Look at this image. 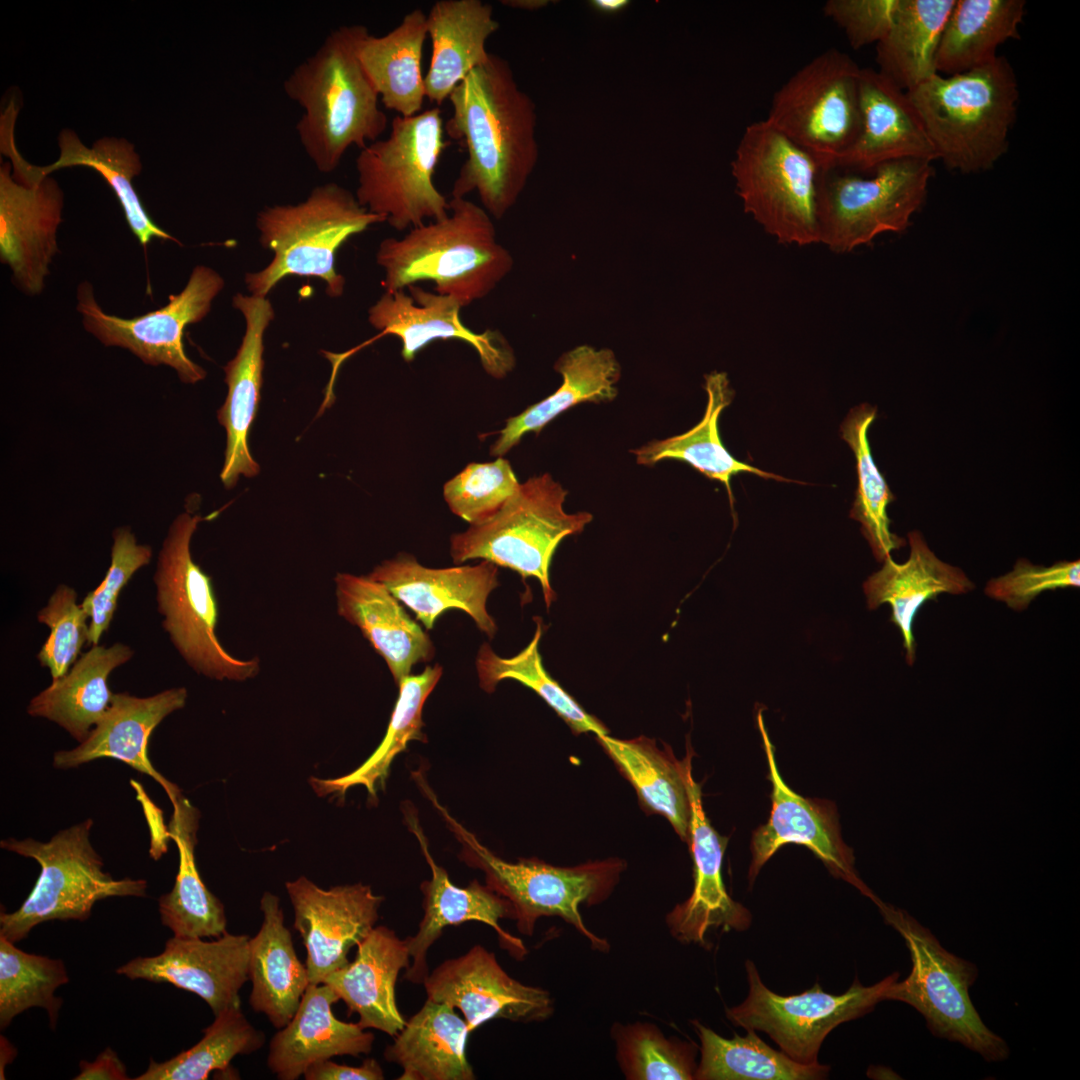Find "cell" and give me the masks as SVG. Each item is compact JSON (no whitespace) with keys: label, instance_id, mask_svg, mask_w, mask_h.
Instances as JSON below:
<instances>
[{"label":"cell","instance_id":"obj_2","mask_svg":"<svg viewBox=\"0 0 1080 1080\" xmlns=\"http://www.w3.org/2000/svg\"><path fill=\"white\" fill-rule=\"evenodd\" d=\"M368 33L364 25L332 30L283 82L285 94L304 110L296 124L299 141L322 173L333 172L350 147L363 149L387 128L379 94L359 58Z\"/></svg>","mask_w":1080,"mask_h":1080},{"label":"cell","instance_id":"obj_21","mask_svg":"<svg viewBox=\"0 0 1080 1080\" xmlns=\"http://www.w3.org/2000/svg\"><path fill=\"white\" fill-rule=\"evenodd\" d=\"M427 999L458 1008L470 1032L492 1019L543 1021L553 1013L548 991L510 977L481 945L444 961L423 983Z\"/></svg>","mask_w":1080,"mask_h":1080},{"label":"cell","instance_id":"obj_18","mask_svg":"<svg viewBox=\"0 0 1080 1080\" xmlns=\"http://www.w3.org/2000/svg\"><path fill=\"white\" fill-rule=\"evenodd\" d=\"M404 290L384 291L368 309V322L380 335L400 339L401 356L411 362L436 340L466 342L479 356L485 372L502 379L515 366V356L503 334L469 329L460 319L461 304L453 297L425 290L418 284Z\"/></svg>","mask_w":1080,"mask_h":1080},{"label":"cell","instance_id":"obj_58","mask_svg":"<svg viewBox=\"0 0 1080 1080\" xmlns=\"http://www.w3.org/2000/svg\"><path fill=\"white\" fill-rule=\"evenodd\" d=\"M80 1073L74 1077L76 1080H126L129 1079L124 1063L111 1049L106 1048L95 1061L82 1060L79 1064Z\"/></svg>","mask_w":1080,"mask_h":1080},{"label":"cell","instance_id":"obj_20","mask_svg":"<svg viewBox=\"0 0 1080 1080\" xmlns=\"http://www.w3.org/2000/svg\"><path fill=\"white\" fill-rule=\"evenodd\" d=\"M294 929L306 948L310 984L349 963L348 952L375 927L383 897L362 883L324 890L304 876L285 884Z\"/></svg>","mask_w":1080,"mask_h":1080},{"label":"cell","instance_id":"obj_28","mask_svg":"<svg viewBox=\"0 0 1080 1080\" xmlns=\"http://www.w3.org/2000/svg\"><path fill=\"white\" fill-rule=\"evenodd\" d=\"M233 305L245 319V333L236 355L224 367L228 392L218 411V419L226 429L227 445L220 478L225 487H233L240 475L253 477L259 466L248 448V433L254 420L263 374L264 334L274 318L267 297L243 295L233 297Z\"/></svg>","mask_w":1080,"mask_h":1080},{"label":"cell","instance_id":"obj_31","mask_svg":"<svg viewBox=\"0 0 1080 1080\" xmlns=\"http://www.w3.org/2000/svg\"><path fill=\"white\" fill-rule=\"evenodd\" d=\"M409 959L406 939L377 926L357 945L354 960L328 974L323 983L345 1002L349 1015H359L363 1029L396 1036L406 1021L396 1004L395 984L399 972L409 968Z\"/></svg>","mask_w":1080,"mask_h":1080},{"label":"cell","instance_id":"obj_8","mask_svg":"<svg viewBox=\"0 0 1080 1080\" xmlns=\"http://www.w3.org/2000/svg\"><path fill=\"white\" fill-rule=\"evenodd\" d=\"M875 903L885 923L903 937L912 963L908 977L891 984L886 1000L912 1006L934 1036L959 1043L988 1062L1006 1060L1007 1042L983 1022L970 998L977 966L946 950L906 911L879 900Z\"/></svg>","mask_w":1080,"mask_h":1080},{"label":"cell","instance_id":"obj_43","mask_svg":"<svg viewBox=\"0 0 1080 1080\" xmlns=\"http://www.w3.org/2000/svg\"><path fill=\"white\" fill-rule=\"evenodd\" d=\"M956 0H900L886 36L876 44L878 71L908 92L937 74L939 41Z\"/></svg>","mask_w":1080,"mask_h":1080},{"label":"cell","instance_id":"obj_52","mask_svg":"<svg viewBox=\"0 0 1080 1080\" xmlns=\"http://www.w3.org/2000/svg\"><path fill=\"white\" fill-rule=\"evenodd\" d=\"M519 485L509 461L498 457L492 462L468 464L445 483L443 495L455 515L476 524L499 511Z\"/></svg>","mask_w":1080,"mask_h":1080},{"label":"cell","instance_id":"obj_27","mask_svg":"<svg viewBox=\"0 0 1080 1080\" xmlns=\"http://www.w3.org/2000/svg\"><path fill=\"white\" fill-rule=\"evenodd\" d=\"M687 783L691 803L688 844L694 864V887L688 899L667 914L666 924L678 941L705 945L710 929L744 931L751 923V915L725 889L721 869L726 839L711 826L703 810L700 785L694 781L691 769Z\"/></svg>","mask_w":1080,"mask_h":1080},{"label":"cell","instance_id":"obj_50","mask_svg":"<svg viewBox=\"0 0 1080 1080\" xmlns=\"http://www.w3.org/2000/svg\"><path fill=\"white\" fill-rule=\"evenodd\" d=\"M68 982L62 960L26 953L0 936L1 1029L32 1007L45 1009L54 1029L62 1006V999L55 996V991Z\"/></svg>","mask_w":1080,"mask_h":1080},{"label":"cell","instance_id":"obj_22","mask_svg":"<svg viewBox=\"0 0 1080 1080\" xmlns=\"http://www.w3.org/2000/svg\"><path fill=\"white\" fill-rule=\"evenodd\" d=\"M249 940L227 931L213 941L173 936L160 954L136 957L116 973L192 992L217 1016L240 1006L239 991L249 980Z\"/></svg>","mask_w":1080,"mask_h":1080},{"label":"cell","instance_id":"obj_9","mask_svg":"<svg viewBox=\"0 0 1080 1080\" xmlns=\"http://www.w3.org/2000/svg\"><path fill=\"white\" fill-rule=\"evenodd\" d=\"M88 818L57 832L47 842L32 838L1 840L2 849L34 859L40 874L30 894L12 913L0 914V936L15 943L37 925L51 920L85 921L97 901L109 897H144L147 881L114 879L90 842Z\"/></svg>","mask_w":1080,"mask_h":1080},{"label":"cell","instance_id":"obj_29","mask_svg":"<svg viewBox=\"0 0 1080 1080\" xmlns=\"http://www.w3.org/2000/svg\"><path fill=\"white\" fill-rule=\"evenodd\" d=\"M334 580L338 614L360 629L385 660L397 685L414 665L433 658L430 636L383 584L368 575L348 573H338Z\"/></svg>","mask_w":1080,"mask_h":1080},{"label":"cell","instance_id":"obj_15","mask_svg":"<svg viewBox=\"0 0 1080 1080\" xmlns=\"http://www.w3.org/2000/svg\"><path fill=\"white\" fill-rule=\"evenodd\" d=\"M745 967L748 996L726 1009L727 1018L746 1030L767 1033L783 1053L802 1064L817 1063L826 1036L839 1024L865 1015L886 1000L889 987L899 977L894 972L871 986L855 980L840 995L826 993L816 983L803 993L783 996L763 984L752 961L747 960Z\"/></svg>","mask_w":1080,"mask_h":1080},{"label":"cell","instance_id":"obj_25","mask_svg":"<svg viewBox=\"0 0 1080 1080\" xmlns=\"http://www.w3.org/2000/svg\"><path fill=\"white\" fill-rule=\"evenodd\" d=\"M187 696L184 687L166 689L148 697L114 693L110 707L89 736L73 749L55 752L53 766L66 770L99 758H113L150 776L165 790L172 803L181 791L154 768L148 745L154 729L168 715L183 708Z\"/></svg>","mask_w":1080,"mask_h":1080},{"label":"cell","instance_id":"obj_48","mask_svg":"<svg viewBox=\"0 0 1080 1080\" xmlns=\"http://www.w3.org/2000/svg\"><path fill=\"white\" fill-rule=\"evenodd\" d=\"M542 627L539 623L530 643L518 654L504 658L489 644L483 643L476 657L480 687L491 693L499 682L511 679L520 682L540 696L577 734L592 732L608 734L606 727L581 706L545 670L539 652Z\"/></svg>","mask_w":1080,"mask_h":1080},{"label":"cell","instance_id":"obj_34","mask_svg":"<svg viewBox=\"0 0 1080 1080\" xmlns=\"http://www.w3.org/2000/svg\"><path fill=\"white\" fill-rule=\"evenodd\" d=\"M260 910L261 927L249 940V1004L281 1029L294 1016L310 981L285 925L279 898L265 892Z\"/></svg>","mask_w":1080,"mask_h":1080},{"label":"cell","instance_id":"obj_38","mask_svg":"<svg viewBox=\"0 0 1080 1080\" xmlns=\"http://www.w3.org/2000/svg\"><path fill=\"white\" fill-rule=\"evenodd\" d=\"M172 806L168 835L178 848L179 866L173 888L158 899L161 922L175 937L217 938L226 932L227 919L223 903L208 890L195 863L198 811L182 794Z\"/></svg>","mask_w":1080,"mask_h":1080},{"label":"cell","instance_id":"obj_1","mask_svg":"<svg viewBox=\"0 0 1080 1080\" xmlns=\"http://www.w3.org/2000/svg\"><path fill=\"white\" fill-rule=\"evenodd\" d=\"M448 100L452 115L444 130L467 151L451 197L475 192L499 220L515 205L538 160L535 104L518 87L509 63L492 53Z\"/></svg>","mask_w":1080,"mask_h":1080},{"label":"cell","instance_id":"obj_26","mask_svg":"<svg viewBox=\"0 0 1080 1080\" xmlns=\"http://www.w3.org/2000/svg\"><path fill=\"white\" fill-rule=\"evenodd\" d=\"M859 101L858 137L830 169L863 172L900 159H936L907 93L878 70L861 68Z\"/></svg>","mask_w":1080,"mask_h":1080},{"label":"cell","instance_id":"obj_37","mask_svg":"<svg viewBox=\"0 0 1080 1080\" xmlns=\"http://www.w3.org/2000/svg\"><path fill=\"white\" fill-rule=\"evenodd\" d=\"M563 381L542 401L506 420L499 437L491 445L492 456L503 457L530 432L539 433L567 409L582 402H606L617 396L620 365L609 349L581 345L562 354L554 365Z\"/></svg>","mask_w":1080,"mask_h":1080},{"label":"cell","instance_id":"obj_23","mask_svg":"<svg viewBox=\"0 0 1080 1080\" xmlns=\"http://www.w3.org/2000/svg\"><path fill=\"white\" fill-rule=\"evenodd\" d=\"M405 819L409 828L417 837L422 853L431 869L430 880L421 883L424 916L419 923L416 935L406 938L412 963L404 979L421 984L429 971L427 951L441 936L445 927L457 926L468 921H478L492 927L499 937L501 947L507 949L519 959L527 954L522 941L505 931L499 921L513 918V908L508 900L497 894L487 885L473 880L466 887L453 884L447 871L437 865L432 858L427 840L414 817V812L406 807Z\"/></svg>","mask_w":1080,"mask_h":1080},{"label":"cell","instance_id":"obj_56","mask_svg":"<svg viewBox=\"0 0 1080 1080\" xmlns=\"http://www.w3.org/2000/svg\"><path fill=\"white\" fill-rule=\"evenodd\" d=\"M900 0H828L824 14L845 33L849 45L860 49L878 44L889 32Z\"/></svg>","mask_w":1080,"mask_h":1080},{"label":"cell","instance_id":"obj_51","mask_svg":"<svg viewBox=\"0 0 1080 1080\" xmlns=\"http://www.w3.org/2000/svg\"><path fill=\"white\" fill-rule=\"evenodd\" d=\"M617 1060L630 1080L695 1079L696 1046L666 1038L653 1024H615L612 1029Z\"/></svg>","mask_w":1080,"mask_h":1080},{"label":"cell","instance_id":"obj_6","mask_svg":"<svg viewBox=\"0 0 1080 1080\" xmlns=\"http://www.w3.org/2000/svg\"><path fill=\"white\" fill-rule=\"evenodd\" d=\"M383 222L336 183L315 187L300 203L265 207L257 214L256 226L261 245L274 256L263 270L246 275L249 292L266 297L280 280L293 275L319 278L329 296H341L345 278L335 268L337 250L351 236Z\"/></svg>","mask_w":1080,"mask_h":1080},{"label":"cell","instance_id":"obj_35","mask_svg":"<svg viewBox=\"0 0 1080 1080\" xmlns=\"http://www.w3.org/2000/svg\"><path fill=\"white\" fill-rule=\"evenodd\" d=\"M133 655V649L121 642L93 645L64 676L30 700L28 715L54 722L83 742L111 705L110 674Z\"/></svg>","mask_w":1080,"mask_h":1080},{"label":"cell","instance_id":"obj_4","mask_svg":"<svg viewBox=\"0 0 1080 1080\" xmlns=\"http://www.w3.org/2000/svg\"><path fill=\"white\" fill-rule=\"evenodd\" d=\"M906 93L936 159L948 169L980 173L1006 153L1019 88L1005 57L963 73L935 74Z\"/></svg>","mask_w":1080,"mask_h":1080},{"label":"cell","instance_id":"obj_16","mask_svg":"<svg viewBox=\"0 0 1080 1080\" xmlns=\"http://www.w3.org/2000/svg\"><path fill=\"white\" fill-rule=\"evenodd\" d=\"M223 287L218 272L198 265L184 289L170 295L165 306L125 319L105 313L95 299L93 286L84 281L77 288L76 308L85 330L104 345L127 349L151 366L167 365L182 382L194 384L204 379L206 372L186 355L184 329L205 318Z\"/></svg>","mask_w":1080,"mask_h":1080},{"label":"cell","instance_id":"obj_14","mask_svg":"<svg viewBox=\"0 0 1080 1080\" xmlns=\"http://www.w3.org/2000/svg\"><path fill=\"white\" fill-rule=\"evenodd\" d=\"M860 72L848 54L825 50L774 93L764 120L830 169L860 132Z\"/></svg>","mask_w":1080,"mask_h":1080},{"label":"cell","instance_id":"obj_46","mask_svg":"<svg viewBox=\"0 0 1080 1080\" xmlns=\"http://www.w3.org/2000/svg\"><path fill=\"white\" fill-rule=\"evenodd\" d=\"M700 1039L701 1059L698 1080H814L826 1078L829 1067L818 1062L802 1064L761 1040L754 1030L726 1039L692 1021Z\"/></svg>","mask_w":1080,"mask_h":1080},{"label":"cell","instance_id":"obj_47","mask_svg":"<svg viewBox=\"0 0 1080 1080\" xmlns=\"http://www.w3.org/2000/svg\"><path fill=\"white\" fill-rule=\"evenodd\" d=\"M876 411L875 407L866 403L851 409L841 425V435L856 459L858 484L850 517L861 524L862 534L877 561L881 562L905 542L890 530L887 506L894 496L876 466L870 449L868 430L876 418Z\"/></svg>","mask_w":1080,"mask_h":1080},{"label":"cell","instance_id":"obj_7","mask_svg":"<svg viewBox=\"0 0 1080 1080\" xmlns=\"http://www.w3.org/2000/svg\"><path fill=\"white\" fill-rule=\"evenodd\" d=\"M449 145L438 107L397 115L389 135L356 158L358 202L398 231L446 217L449 200L434 184V173Z\"/></svg>","mask_w":1080,"mask_h":1080},{"label":"cell","instance_id":"obj_49","mask_svg":"<svg viewBox=\"0 0 1080 1080\" xmlns=\"http://www.w3.org/2000/svg\"><path fill=\"white\" fill-rule=\"evenodd\" d=\"M194 1046L158 1063L150 1060L147 1070L135 1080H204L212 1071L223 1070L237 1055L250 1054L265 1043L263 1032L254 1028L240 1006L231 1007L203 1030Z\"/></svg>","mask_w":1080,"mask_h":1080},{"label":"cell","instance_id":"obj_53","mask_svg":"<svg viewBox=\"0 0 1080 1080\" xmlns=\"http://www.w3.org/2000/svg\"><path fill=\"white\" fill-rule=\"evenodd\" d=\"M37 620L50 628L37 659L42 667L48 668L52 680H56L70 670L83 645L88 643L89 617L77 602V592L61 583L37 613Z\"/></svg>","mask_w":1080,"mask_h":1080},{"label":"cell","instance_id":"obj_44","mask_svg":"<svg viewBox=\"0 0 1080 1080\" xmlns=\"http://www.w3.org/2000/svg\"><path fill=\"white\" fill-rule=\"evenodd\" d=\"M441 675L442 667L436 664L426 666L420 674L403 678L398 684L399 695L386 734L377 749L361 766L345 776L311 778L315 792L318 795L344 796L349 788L361 785L371 797L376 798L377 789L384 785L394 758L406 750L410 741H426L422 711Z\"/></svg>","mask_w":1080,"mask_h":1080},{"label":"cell","instance_id":"obj_59","mask_svg":"<svg viewBox=\"0 0 1080 1080\" xmlns=\"http://www.w3.org/2000/svg\"><path fill=\"white\" fill-rule=\"evenodd\" d=\"M629 5L627 0H594L592 6L602 13L614 14L622 11Z\"/></svg>","mask_w":1080,"mask_h":1080},{"label":"cell","instance_id":"obj_54","mask_svg":"<svg viewBox=\"0 0 1080 1080\" xmlns=\"http://www.w3.org/2000/svg\"><path fill=\"white\" fill-rule=\"evenodd\" d=\"M112 538L111 563L105 577L81 602L89 617V646L99 644L112 622L122 589L152 558V548L139 544L129 527L115 528Z\"/></svg>","mask_w":1080,"mask_h":1080},{"label":"cell","instance_id":"obj_13","mask_svg":"<svg viewBox=\"0 0 1080 1080\" xmlns=\"http://www.w3.org/2000/svg\"><path fill=\"white\" fill-rule=\"evenodd\" d=\"M872 172L864 178L841 169L819 170V243L835 253L851 252L883 233L905 231L926 200L933 168L931 160L907 158Z\"/></svg>","mask_w":1080,"mask_h":1080},{"label":"cell","instance_id":"obj_5","mask_svg":"<svg viewBox=\"0 0 1080 1080\" xmlns=\"http://www.w3.org/2000/svg\"><path fill=\"white\" fill-rule=\"evenodd\" d=\"M419 785L459 841L461 860L483 871L486 885L510 902L522 934L532 935L539 918L557 916L571 924L593 949L609 950L608 941L586 927L579 906L582 903L598 904L609 896L624 870L623 861L606 859L574 867H557L538 859L508 862L481 844L452 817L424 780Z\"/></svg>","mask_w":1080,"mask_h":1080},{"label":"cell","instance_id":"obj_45","mask_svg":"<svg viewBox=\"0 0 1080 1080\" xmlns=\"http://www.w3.org/2000/svg\"><path fill=\"white\" fill-rule=\"evenodd\" d=\"M60 156L54 163L33 170L48 176L57 169L86 166L96 170L115 193L125 214L126 221L141 245L152 239L177 240L157 226L144 209L133 186V178L141 172V162L133 145L125 139L102 138L92 148L85 146L71 130H63L59 136Z\"/></svg>","mask_w":1080,"mask_h":1080},{"label":"cell","instance_id":"obj_32","mask_svg":"<svg viewBox=\"0 0 1080 1080\" xmlns=\"http://www.w3.org/2000/svg\"><path fill=\"white\" fill-rule=\"evenodd\" d=\"M908 541V560L898 564L887 556L882 568L864 582L863 589L869 609L882 604L891 606V622L901 632L906 661L912 665L916 648L912 626L921 607L939 594H965L975 586L960 568L939 559L920 532H910Z\"/></svg>","mask_w":1080,"mask_h":1080},{"label":"cell","instance_id":"obj_12","mask_svg":"<svg viewBox=\"0 0 1080 1080\" xmlns=\"http://www.w3.org/2000/svg\"><path fill=\"white\" fill-rule=\"evenodd\" d=\"M731 168L745 213L768 234L787 245L819 243L820 167L810 153L763 119L746 127Z\"/></svg>","mask_w":1080,"mask_h":1080},{"label":"cell","instance_id":"obj_33","mask_svg":"<svg viewBox=\"0 0 1080 1080\" xmlns=\"http://www.w3.org/2000/svg\"><path fill=\"white\" fill-rule=\"evenodd\" d=\"M499 29L493 7L481 0H439L427 14L432 55L424 76L425 96L442 104L490 53L488 38Z\"/></svg>","mask_w":1080,"mask_h":1080},{"label":"cell","instance_id":"obj_24","mask_svg":"<svg viewBox=\"0 0 1080 1080\" xmlns=\"http://www.w3.org/2000/svg\"><path fill=\"white\" fill-rule=\"evenodd\" d=\"M497 567L482 560L474 566L429 568L400 553L376 566L368 576L411 609L426 629H432L443 612L458 609L493 638L497 626L487 611V599L499 584Z\"/></svg>","mask_w":1080,"mask_h":1080},{"label":"cell","instance_id":"obj_19","mask_svg":"<svg viewBox=\"0 0 1080 1080\" xmlns=\"http://www.w3.org/2000/svg\"><path fill=\"white\" fill-rule=\"evenodd\" d=\"M757 724L767 758L768 778L772 785V808L768 822L760 826L752 837V861L749 868L751 883L762 866L783 845L793 843L809 848L835 877L856 886L876 902L878 899L855 873L852 853L840 836L834 804L804 798L790 789L780 775L774 747L761 711L757 714Z\"/></svg>","mask_w":1080,"mask_h":1080},{"label":"cell","instance_id":"obj_30","mask_svg":"<svg viewBox=\"0 0 1080 1080\" xmlns=\"http://www.w3.org/2000/svg\"><path fill=\"white\" fill-rule=\"evenodd\" d=\"M340 999L327 984H309L291 1020L273 1036L268 1068L280 1080H296L313 1063L334 1056L357 1057L372 1050L374 1035L358 1023L337 1019Z\"/></svg>","mask_w":1080,"mask_h":1080},{"label":"cell","instance_id":"obj_36","mask_svg":"<svg viewBox=\"0 0 1080 1080\" xmlns=\"http://www.w3.org/2000/svg\"><path fill=\"white\" fill-rule=\"evenodd\" d=\"M469 1033L452 1006L427 999L386 1047L384 1057L402 1067L399 1080H473L466 1057Z\"/></svg>","mask_w":1080,"mask_h":1080},{"label":"cell","instance_id":"obj_60","mask_svg":"<svg viewBox=\"0 0 1080 1080\" xmlns=\"http://www.w3.org/2000/svg\"><path fill=\"white\" fill-rule=\"evenodd\" d=\"M0 1044H1V1045H0V1047H1V1057H0V1059H1V1062H0V1075H1V1079H5V1077L3 1076V1070H4V1067H5V1066H6V1065H7L8 1063H10V1062H12V1061H13V1059H14V1057H15V1055H16V1049H15V1048H14V1046H13V1045H12V1044H11V1043H10V1042H9V1041H8V1040L6 1039V1038H5V1037H3V1036H1V1038H0Z\"/></svg>","mask_w":1080,"mask_h":1080},{"label":"cell","instance_id":"obj_55","mask_svg":"<svg viewBox=\"0 0 1080 1080\" xmlns=\"http://www.w3.org/2000/svg\"><path fill=\"white\" fill-rule=\"evenodd\" d=\"M1080 586V561H1061L1052 566L1033 565L1019 559L1005 575L991 579L985 593L1013 610H1024L1046 590Z\"/></svg>","mask_w":1080,"mask_h":1080},{"label":"cell","instance_id":"obj_57","mask_svg":"<svg viewBox=\"0 0 1080 1080\" xmlns=\"http://www.w3.org/2000/svg\"><path fill=\"white\" fill-rule=\"evenodd\" d=\"M306 1080H382L384 1073L380 1064L373 1058L363 1061L360 1066L337 1064L330 1059L311 1064L303 1074Z\"/></svg>","mask_w":1080,"mask_h":1080},{"label":"cell","instance_id":"obj_3","mask_svg":"<svg viewBox=\"0 0 1080 1080\" xmlns=\"http://www.w3.org/2000/svg\"><path fill=\"white\" fill-rule=\"evenodd\" d=\"M376 262L385 291L432 281L436 293L462 307L488 296L513 268L511 253L498 241L492 217L467 198L449 200L446 217L381 241Z\"/></svg>","mask_w":1080,"mask_h":1080},{"label":"cell","instance_id":"obj_40","mask_svg":"<svg viewBox=\"0 0 1080 1080\" xmlns=\"http://www.w3.org/2000/svg\"><path fill=\"white\" fill-rule=\"evenodd\" d=\"M623 775L635 788L641 802L651 811L663 815L680 838L688 843L691 803L687 777L692 753L683 761L671 750L660 749L654 740L638 737L622 740L596 736Z\"/></svg>","mask_w":1080,"mask_h":1080},{"label":"cell","instance_id":"obj_10","mask_svg":"<svg viewBox=\"0 0 1080 1080\" xmlns=\"http://www.w3.org/2000/svg\"><path fill=\"white\" fill-rule=\"evenodd\" d=\"M567 493L548 473L529 478L493 516L451 536L454 563L482 559L535 578L549 608L555 599L549 568L556 548L593 518L585 511L565 512Z\"/></svg>","mask_w":1080,"mask_h":1080},{"label":"cell","instance_id":"obj_41","mask_svg":"<svg viewBox=\"0 0 1080 1080\" xmlns=\"http://www.w3.org/2000/svg\"><path fill=\"white\" fill-rule=\"evenodd\" d=\"M1023 0H956L945 23L937 53V74L967 72L993 62L998 48L1019 39Z\"/></svg>","mask_w":1080,"mask_h":1080},{"label":"cell","instance_id":"obj_39","mask_svg":"<svg viewBox=\"0 0 1080 1080\" xmlns=\"http://www.w3.org/2000/svg\"><path fill=\"white\" fill-rule=\"evenodd\" d=\"M427 36V14L414 9L387 34L368 33L361 42L364 70L384 107L399 116L418 114L426 99L421 60Z\"/></svg>","mask_w":1080,"mask_h":1080},{"label":"cell","instance_id":"obj_61","mask_svg":"<svg viewBox=\"0 0 1080 1080\" xmlns=\"http://www.w3.org/2000/svg\"><path fill=\"white\" fill-rule=\"evenodd\" d=\"M500 3L503 6H507V7H511V8L534 10V9H539V8H542V7L546 6V5H548L549 1H546V0H501Z\"/></svg>","mask_w":1080,"mask_h":1080},{"label":"cell","instance_id":"obj_11","mask_svg":"<svg viewBox=\"0 0 1080 1080\" xmlns=\"http://www.w3.org/2000/svg\"><path fill=\"white\" fill-rule=\"evenodd\" d=\"M203 518L186 511L169 527L153 576L163 629L180 656L210 679L244 681L259 672V660L231 655L216 635L218 605L212 579L193 560L191 539Z\"/></svg>","mask_w":1080,"mask_h":1080},{"label":"cell","instance_id":"obj_17","mask_svg":"<svg viewBox=\"0 0 1080 1080\" xmlns=\"http://www.w3.org/2000/svg\"><path fill=\"white\" fill-rule=\"evenodd\" d=\"M1 151L12 163L0 168V259L15 285L34 296L43 291L58 252L63 194L53 178L38 175L22 158L13 132L1 135Z\"/></svg>","mask_w":1080,"mask_h":1080},{"label":"cell","instance_id":"obj_42","mask_svg":"<svg viewBox=\"0 0 1080 1080\" xmlns=\"http://www.w3.org/2000/svg\"><path fill=\"white\" fill-rule=\"evenodd\" d=\"M705 389L708 403L702 420L683 434L654 440L632 450L637 463L653 465L663 459L687 462L708 478L722 482L731 501V477L738 473L746 472L764 478L785 480L783 477L736 460L722 444L718 431V419L733 399V391L727 375L722 372L706 375Z\"/></svg>","mask_w":1080,"mask_h":1080}]
</instances>
